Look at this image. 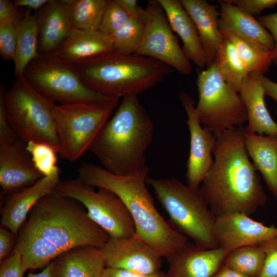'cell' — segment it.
<instances>
[{"instance_id": "cell-36", "label": "cell", "mask_w": 277, "mask_h": 277, "mask_svg": "<svg viewBox=\"0 0 277 277\" xmlns=\"http://www.w3.org/2000/svg\"><path fill=\"white\" fill-rule=\"evenodd\" d=\"M16 25L0 23V55L6 61L14 59L16 46Z\"/></svg>"}, {"instance_id": "cell-30", "label": "cell", "mask_w": 277, "mask_h": 277, "mask_svg": "<svg viewBox=\"0 0 277 277\" xmlns=\"http://www.w3.org/2000/svg\"><path fill=\"white\" fill-rule=\"evenodd\" d=\"M108 0H68L73 28L99 29Z\"/></svg>"}, {"instance_id": "cell-31", "label": "cell", "mask_w": 277, "mask_h": 277, "mask_svg": "<svg viewBox=\"0 0 277 277\" xmlns=\"http://www.w3.org/2000/svg\"><path fill=\"white\" fill-rule=\"evenodd\" d=\"M264 260L265 254L260 245L247 246L229 252L223 264L248 277H259Z\"/></svg>"}, {"instance_id": "cell-20", "label": "cell", "mask_w": 277, "mask_h": 277, "mask_svg": "<svg viewBox=\"0 0 277 277\" xmlns=\"http://www.w3.org/2000/svg\"><path fill=\"white\" fill-rule=\"evenodd\" d=\"M39 54L53 52L73 28L68 0H49L37 13Z\"/></svg>"}, {"instance_id": "cell-47", "label": "cell", "mask_w": 277, "mask_h": 277, "mask_svg": "<svg viewBox=\"0 0 277 277\" xmlns=\"http://www.w3.org/2000/svg\"><path fill=\"white\" fill-rule=\"evenodd\" d=\"M49 0H15L12 1L13 5L16 8L26 7L30 10L38 11Z\"/></svg>"}, {"instance_id": "cell-17", "label": "cell", "mask_w": 277, "mask_h": 277, "mask_svg": "<svg viewBox=\"0 0 277 277\" xmlns=\"http://www.w3.org/2000/svg\"><path fill=\"white\" fill-rule=\"evenodd\" d=\"M26 145L20 140L0 145V185L3 196L30 186L43 177L34 167Z\"/></svg>"}, {"instance_id": "cell-48", "label": "cell", "mask_w": 277, "mask_h": 277, "mask_svg": "<svg viewBox=\"0 0 277 277\" xmlns=\"http://www.w3.org/2000/svg\"><path fill=\"white\" fill-rule=\"evenodd\" d=\"M212 277H248L247 276L226 266L220 268Z\"/></svg>"}, {"instance_id": "cell-29", "label": "cell", "mask_w": 277, "mask_h": 277, "mask_svg": "<svg viewBox=\"0 0 277 277\" xmlns=\"http://www.w3.org/2000/svg\"><path fill=\"white\" fill-rule=\"evenodd\" d=\"M223 36V42L214 62L226 82L239 92L249 74L240 60L233 44L227 38Z\"/></svg>"}, {"instance_id": "cell-13", "label": "cell", "mask_w": 277, "mask_h": 277, "mask_svg": "<svg viewBox=\"0 0 277 277\" xmlns=\"http://www.w3.org/2000/svg\"><path fill=\"white\" fill-rule=\"evenodd\" d=\"M179 98L187 114L186 123L190 133V151L186 174L187 185L197 188L213 164L212 155L216 137L208 127H202L192 97L187 92L181 91Z\"/></svg>"}, {"instance_id": "cell-45", "label": "cell", "mask_w": 277, "mask_h": 277, "mask_svg": "<svg viewBox=\"0 0 277 277\" xmlns=\"http://www.w3.org/2000/svg\"><path fill=\"white\" fill-rule=\"evenodd\" d=\"M126 13L131 16L144 17L145 16V9H142L137 4L136 0H116Z\"/></svg>"}, {"instance_id": "cell-12", "label": "cell", "mask_w": 277, "mask_h": 277, "mask_svg": "<svg viewBox=\"0 0 277 277\" xmlns=\"http://www.w3.org/2000/svg\"><path fill=\"white\" fill-rule=\"evenodd\" d=\"M145 28L141 44L134 54L159 61L183 75L192 66L174 35L157 0L149 1L145 8Z\"/></svg>"}, {"instance_id": "cell-10", "label": "cell", "mask_w": 277, "mask_h": 277, "mask_svg": "<svg viewBox=\"0 0 277 277\" xmlns=\"http://www.w3.org/2000/svg\"><path fill=\"white\" fill-rule=\"evenodd\" d=\"M116 107L92 103L55 104L53 115L61 156L73 162L89 150Z\"/></svg>"}, {"instance_id": "cell-38", "label": "cell", "mask_w": 277, "mask_h": 277, "mask_svg": "<svg viewBox=\"0 0 277 277\" xmlns=\"http://www.w3.org/2000/svg\"><path fill=\"white\" fill-rule=\"evenodd\" d=\"M6 90L5 87L1 85L0 87V145L11 144L19 140L6 114L4 104V94Z\"/></svg>"}, {"instance_id": "cell-41", "label": "cell", "mask_w": 277, "mask_h": 277, "mask_svg": "<svg viewBox=\"0 0 277 277\" xmlns=\"http://www.w3.org/2000/svg\"><path fill=\"white\" fill-rule=\"evenodd\" d=\"M17 235L1 224L0 227V261L8 257L14 249Z\"/></svg>"}, {"instance_id": "cell-35", "label": "cell", "mask_w": 277, "mask_h": 277, "mask_svg": "<svg viewBox=\"0 0 277 277\" xmlns=\"http://www.w3.org/2000/svg\"><path fill=\"white\" fill-rule=\"evenodd\" d=\"M129 17L116 0H108L98 30L111 36Z\"/></svg>"}, {"instance_id": "cell-9", "label": "cell", "mask_w": 277, "mask_h": 277, "mask_svg": "<svg viewBox=\"0 0 277 277\" xmlns=\"http://www.w3.org/2000/svg\"><path fill=\"white\" fill-rule=\"evenodd\" d=\"M195 110L201 124L215 135L243 127L248 116L239 93L228 84L214 62L198 74Z\"/></svg>"}, {"instance_id": "cell-34", "label": "cell", "mask_w": 277, "mask_h": 277, "mask_svg": "<svg viewBox=\"0 0 277 277\" xmlns=\"http://www.w3.org/2000/svg\"><path fill=\"white\" fill-rule=\"evenodd\" d=\"M26 149L34 167L43 176H60L56 165L57 152L54 148L46 143L30 141L26 143Z\"/></svg>"}, {"instance_id": "cell-46", "label": "cell", "mask_w": 277, "mask_h": 277, "mask_svg": "<svg viewBox=\"0 0 277 277\" xmlns=\"http://www.w3.org/2000/svg\"><path fill=\"white\" fill-rule=\"evenodd\" d=\"M261 83L265 95L273 98L276 103V113L277 114V83L271 81L264 75L261 78Z\"/></svg>"}, {"instance_id": "cell-11", "label": "cell", "mask_w": 277, "mask_h": 277, "mask_svg": "<svg viewBox=\"0 0 277 277\" xmlns=\"http://www.w3.org/2000/svg\"><path fill=\"white\" fill-rule=\"evenodd\" d=\"M54 191L76 200L87 210L91 219L111 239L129 237L135 233L133 219L123 201L111 191L94 187L76 179L60 180Z\"/></svg>"}, {"instance_id": "cell-43", "label": "cell", "mask_w": 277, "mask_h": 277, "mask_svg": "<svg viewBox=\"0 0 277 277\" xmlns=\"http://www.w3.org/2000/svg\"><path fill=\"white\" fill-rule=\"evenodd\" d=\"M21 19L17 8L12 2L0 0V23H9L17 25Z\"/></svg>"}, {"instance_id": "cell-4", "label": "cell", "mask_w": 277, "mask_h": 277, "mask_svg": "<svg viewBox=\"0 0 277 277\" xmlns=\"http://www.w3.org/2000/svg\"><path fill=\"white\" fill-rule=\"evenodd\" d=\"M71 65L89 89L119 99L155 86L175 71L153 58L115 51Z\"/></svg>"}, {"instance_id": "cell-8", "label": "cell", "mask_w": 277, "mask_h": 277, "mask_svg": "<svg viewBox=\"0 0 277 277\" xmlns=\"http://www.w3.org/2000/svg\"><path fill=\"white\" fill-rule=\"evenodd\" d=\"M36 91L55 104L92 103L117 106L120 99L98 94L81 81L71 64L53 53L39 54L22 76Z\"/></svg>"}, {"instance_id": "cell-5", "label": "cell", "mask_w": 277, "mask_h": 277, "mask_svg": "<svg viewBox=\"0 0 277 277\" xmlns=\"http://www.w3.org/2000/svg\"><path fill=\"white\" fill-rule=\"evenodd\" d=\"M21 229L44 237L64 252L85 245L99 248L110 239L81 203L54 191L34 205Z\"/></svg>"}, {"instance_id": "cell-49", "label": "cell", "mask_w": 277, "mask_h": 277, "mask_svg": "<svg viewBox=\"0 0 277 277\" xmlns=\"http://www.w3.org/2000/svg\"><path fill=\"white\" fill-rule=\"evenodd\" d=\"M52 262L43 270L37 273H30L27 277H52Z\"/></svg>"}, {"instance_id": "cell-32", "label": "cell", "mask_w": 277, "mask_h": 277, "mask_svg": "<svg viewBox=\"0 0 277 277\" xmlns=\"http://www.w3.org/2000/svg\"><path fill=\"white\" fill-rule=\"evenodd\" d=\"M234 45L236 52L247 71L250 73L263 74L271 61L270 53L264 52L236 35L221 32Z\"/></svg>"}, {"instance_id": "cell-33", "label": "cell", "mask_w": 277, "mask_h": 277, "mask_svg": "<svg viewBox=\"0 0 277 277\" xmlns=\"http://www.w3.org/2000/svg\"><path fill=\"white\" fill-rule=\"evenodd\" d=\"M145 17H130L111 36L114 51L125 54L135 53L143 38L145 28Z\"/></svg>"}, {"instance_id": "cell-50", "label": "cell", "mask_w": 277, "mask_h": 277, "mask_svg": "<svg viewBox=\"0 0 277 277\" xmlns=\"http://www.w3.org/2000/svg\"><path fill=\"white\" fill-rule=\"evenodd\" d=\"M275 63L276 65L277 66V61L275 62Z\"/></svg>"}, {"instance_id": "cell-25", "label": "cell", "mask_w": 277, "mask_h": 277, "mask_svg": "<svg viewBox=\"0 0 277 277\" xmlns=\"http://www.w3.org/2000/svg\"><path fill=\"white\" fill-rule=\"evenodd\" d=\"M52 264V277H101L105 268L100 249L89 245L65 251Z\"/></svg>"}, {"instance_id": "cell-42", "label": "cell", "mask_w": 277, "mask_h": 277, "mask_svg": "<svg viewBox=\"0 0 277 277\" xmlns=\"http://www.w3.org/2000/svg\"><path fill=\"white\" fill-rule=\"evenodd\" d=\"M258 21L270 33L274 41V47L270 53L271 62L277 61V12L261 16Z\"/></svg>"}, {"instance_id": "cell-14", "label": "cell", "mask_w": 277, "mask_h": 277, "mask_svg": "<svg viewBox=\"0 0 277 277\" xmlns=\"http://www.w3.org/2000/svg\"><path fill=\"white\" fill-rule=\"evenodd\" d=\"M105 267L124 269L141 274L161 271V254L143 240L132 236L110 239L99 248Z\"/></svg>"}, {"instance_id": "cell-28", "label": "cell", "mask_w": 277, "mask_h": 277, "mask_svg": "<svg viewBox=\"0 0 277 277\" xmlns=\"http://www.w3.org/2000/svg\"><path fill=\"white\" fill-rule=\"evenodd\" d=\"M15 248L21 253L25 271L45 268L64 252L44 237L22 229Z\"/></svg>"}, {"instance_id": "cell-22", "label": "cell", "mask_w": 277, "mask_h": 277, "mask_svg": "<svg viewBox=\"0 0 277 277\" xmlns=\"http://www.w3.org/2000/svg\"><path fill=\"white\" fill-rule=\"evenodd\" d=\"M263 75L250 73L239 91L247 113L248 124L245 129L249 133L277 136V123L265 103V93L261 83Z\"/></svg>"}, {"instance_id": "cell-24", "label": "cell", "mask_w": 277, "mask_h": 277, "mask_svg": "<svg viewBox=\"0 0 277 277\" xmlns=\"http://www.w3.org/2000/svg\"><path fill=\"white\" fill-rule=\"evenodd\" d=\"M163 9L173 31L183 43L182 49L189 61L199 69L207 66L206 53L194 22L181 1L157 0Z\"/></svg>"}, {"instance_id": "cell-2", "label": "cell", "mask_w": 277, "mask_h": 277, "mask_svg": "<svg viewBox=\"0 0 277 277\" xmlns=\"http://www.w3.org/2000/svg\"><path fill=\"white\" fill-rule=\"evenodd\" d=\"M149 168L129 175L112 174L97 165L85 163L78 177L86 184L107 189L125 203L134 222L135 236L166 258L187 243V238L167 222L157 210L146 186Z\"/></svg>"}, {"instance_id": "cell-37", "label": "cell", "mask_w": 277, "mask_h": 277, "mask_svg": "<svg viewBox=\"0 0 277 277\" xmlns=\"http://www.w3.org/2000/svg\"><path fill=\"white\" fill-rule=\"evenodd\" d=\"M265 254L259 277H277V235L260 245Z\"/></svg>"}, {"instance_id": "cell-6", "label": "cell", "mask_w": 277, "mask_h": 277, "mask_svg": "<svg viewBox=\"0 0 277 277\" xmlns=\"http://www.w3.org/2000/svg\"><path fill=\"white\" fill-rule=\"evenodd\" d=\"M146 183L169 216L170 224L194 244L205 249L217 248L214 234L216 216L200 187L193 188L175 177H148Z\"/></svg>"}, {"instance_id": "cell-27", "label": "cell", "mask_w": 277, "mask_h": 277, "mask_svg": "<svg viewBox=\"0 0 277 277\" xmlns=\"http://www.w3.org/2000/svg\"><path fill=\"white\" fill-rule=\"evenodd\" d=\"M16 46L14 74L22 77L29 64L38 55V28L37 13L27 9L16 26Z\"/></svg>"}, {"instance_id": "cell-3", "label": "cell", "mask_w": 277, "mask_h": 277, "mask_svg": "<svg viewBox=\"0 0 277 277\" xmlns=\"http://www.w3.org/2000/svg\"><path fill=\"white\" fill-rule=\"evenodd\" d=\"M153 130V122L137 95H128L122 98L89 150L110 173L132 175L147 167L145 154Z\"/></svg>"}, {"instance_id": "cell-26", "label": "cell", "mask_w": 277, "mask_h": 277, "mask_svg": "<svg viewBox=\"0 0 277 277\" xmlns=\"http://www.w3.org/2000/svg\"><path fill=\"white\" fill-rule=\"evenodd\" d=\"M244 142L254 167L277 201V136L260 135L246 131Z\"/></svg>"}, {"instance_id": "cell-16", "label": "cell", "mask_w": 277, "mask_h": 277, "mask_svg": "<svg viewBox=\"0 0 277 277\" xmlns=\"http://www.w3.org/2000/svg\"><path fill=\"white\" fill-rule=\"evenodd\" d=\"M228 253L219 247L205 249L187 242L166 258L168 269L164 277H212Z\"/></svg>"}, {"instance_id": "cell-7", "label": "cell", "mask_w": 277, "mask_h": 277, "mask_svg": "<svg viewBox=\"0 0 277 277\" xmlns=\"http://www.w3.org/2000/svg\"><path fill=\"white\" fill-rule=\"evenodd\" d=\"M5 110L19 140L42 142L60 154L61 148L53 115L54 103L36 91L22 76L4 94Z\"/></svg>"}, {"instance_id": "cell-1", "label": "cell", "mask_w": 277, "mask_h": 277, "mask_svg": "<svg viewBox=\"0 0 277 277\" xmlns=\"http://www.w3.org/2000/svg\"><path fill=\"white\" fill-rule=\"evenodd\" d=\"M245 132L243 126L216 135L213 163L200 186L216 216L235 213L250 215L267 201L245 147Z\"/></svg>"}, {"instance_id": "cell-40", "label": "cell", "mask_w": 277, "mask_h": 277, "mask_svg": "<svg viewBox=\"0 0 277 277\" xmlns=\"http://www.w3.org/2000/svg\"><path fill=\"white\" fill-rule=\"evenodd\" d=\"M232 4L252 16L277 5V0H228Z\"/></svg>"}, {"instance_id": "cell-44", "label": "cell", "mask_w": 277, "mask_h": 277, "mask_svg": "<svg viewBox=\"0 0 277 277\" xmlns=\"http://www.w3.org/2000/svg\"><path fill=\"white\" fill-rule=\"evenodd\" d=\"M165 273L161 271L153 274L144 275L124 269L105 267L101 277H164Z\"/></svg>"}, {"instance_id": "cell-19", "label": "cell", "mask_w": 277, "mask_h": 277, "mask_svg": "<svg viewBox=\"0 0 277 277\" xmlns=\"http://www.w3.org/2000/svg\"><path fill=\"white\" fill-rule=\"evenodd\" d=\"M218 2L221 32L233 33L261 51L270 53L274 47L273 38L258 20L228 0Z\"/></svg>"}, {"instance_id": "cell-18", "label": "cell", "mask_w": 277, "mask_h": 277, "mask_svg": "<svg viewBox=\"0 0 277 277\" xmlns=\"http://www.w3.org/2000/svg\"><path fill=\"white\" fill-rule=\"evenodd\" d=\"M59 176H43L34 184L6 195L1 211V222L16 235L27 214L44 196L53 192Z\"/></svg>"}, {"instance_id": "cell-15", "label": "cell", "mask_w": 277, "mask_h": 277, "mask_svg": "<svg viewBox=\"0 0 277 277\" xmlns=\"http://www.w3.org/2000/svg\"><path fill=\"white\" fill-rule=\"evenodd\" d=\"M214 234L217 246L228 252L260 245L277 235V227L268 226L241 213L216 216Z\"/></svg>"}, {"instance_id": "cell-21", "label": "cell", "mask_w": 277, "mask_h": 277, "mask_svg": "<svg viewBox=\"0 0 277 277\" xmlns=\"http://www.w3.org/2000/svg\"><path fill=\"white\" fill-rule=\"evenodd\" d=\"M113 51L114 49L111 36L99 30H85L73 28L52 53L73 64Z\"/></svg>"}, {"instance_id": "cell-23", "label": "cell", "mask_w": 277, "mask_h": 277, "mask_svg": "<svg viewBox=\"0 0 277 277\" xmlns=\"http://www.w3.org/2000/svg\"><path fill=\"white\" fill-rule=\"evenodd\" d=\"M197 28L206 53L207 67L215 61L224 40L219 28L220 11L217 6L205 0H181Z\"/></svg>"}, {"instance_id": "cell-39", "label": "cell", "mask_w": 277, "mask_h": 277, "mask_svg": "<svg viewBox=\"0 0 277 277\" xmlns=\"http://www.w3.org/2000/svg\"><path fill=\"white\" fill-rule=\"evenodd\" d=\"M25 272L21 253L15 248L1 261L0 277H23Z\"/></svg>"}]
</instances>
